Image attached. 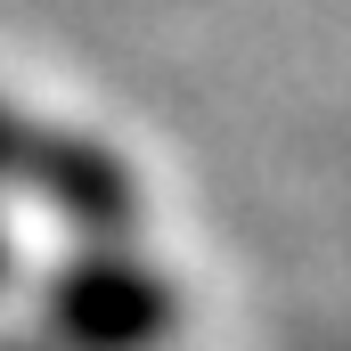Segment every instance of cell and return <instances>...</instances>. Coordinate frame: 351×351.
<instances>
[{"instance_id": "1", "label": "cell", "mask_w": 351, "mask_h": 351, "mask_svg": "<svg viewBox=\"0 0 351 351\" xmlns=\"http://www.w3.org/2000/svg\"><path fill=\"white\" fill-rule=\"evenodd\" d=\"M49 335L66 351H156L180 327V294L131 245H82L49 278Z\"/></svg>"}, {"instance_id": "2", "label": "cell", "mask_w": 351, "mask_h": 351, "mask_svg": "<svg viewBox=\"0 0 351 351\" xmlns=\"http://www.w3.org/2000/svg\"><path fill=\"white\" fill-rule=\"evenodd\" d=\"M58 139H66V123H33L25 106L0 98V188H33V204H41V180L58 164Z\"/></svg>"}, {"instance_id": "3", "label": "cell", "mask_w": 351, "mask_h": 351, "mask_svg": "<svg viewBox=\"0 0 351 351\" xmlns=\"http://www.w3.org/2000/svg\"><path fill=\"white\" fill-rule=\"evenodd\" d=\"M16 278V245H8V229H0V286Z\"/></svg>"}]
</instances>
